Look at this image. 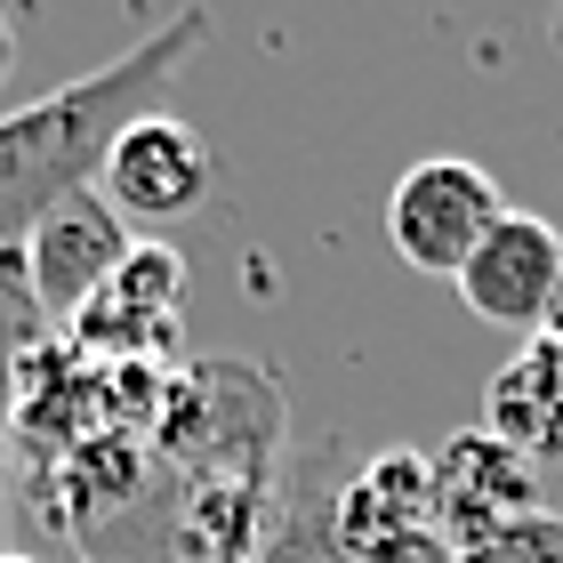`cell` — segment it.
<instances>
[{
	"label": "cell",
	"mask_w": 563,
	"mask_h": 563,
	"mask_svg": "<svg viewBox=\"0 0 563 563\" xmlns=\"http://www.w3.org/2000/svg\"><path fill=\"white\" fill-rule=\"evenodd\" d=\"M339 475H346V451L339 443L306 451L298 475L282 483L274 523H266V540L250 548V563H346L339 540H330V492H339Z\"/></svg>",
	"instance_id": "obj_10"
},
{
	"label": "cell",
	"mask_w": 563,
	"mask_h": 563,
	"mask_svg": "<svg viewBox=\"0 0 563 563\" xmlns=\"http://www.w3.org/2000/svg\"><path fill=\"white\" fill-rule=\"evenodd\" d=\"M492 443H507L523 467H555L563 459V363H555V339H523L507 363L492 371L483 387V419H475Z\"/></svg>",
	"instance_id": "obj_9"
},
{
	"label": "cell",
	"mask_w": 563,
	"mask_h": 563,
	"mask_svg": "<svg viewBox=\"0 0 563 563\" xmlns=\"http://www.w3.org/2000/svg\"><path fill=\"white\" fill-rule=\"evenodd\" d=\"M330 540L346 563H451L434 531V483L419 451H371L346 459L330 492Z\"/></svg>",
	"instance_id": "obj_3"
},
{
	"label": "cell",
	"mask_w": 563,
	"mask_h": 563,
	"mask_svg": "<svg viewBox=\"0 0 563 563\" xmlns=\"http://www.w3.org/2000/svg\"><path fill=\"white\" fill-rule=\"evenodd\" d=\"M499 218H507L499 177L483 162H467V153H427V162H411L395 177V194H387L395 258L419 266V274H443V282H459V266L475 258V242L492 234Z\"/></svg>",
	"instance_id": "obj_2"
},
{
	"label": "cell",
	"mask_w": 563,
	"mask_h": 563,
	"mask_svg": "<svg viewBox=\"0 0 563 563\" xmlns=\"http://www.w3.org/2000/svg\"><path fill=\"white\" fill-rule=\"evenodd\" d=\"M9 65H16V24L0 16V73H9Z\"/></svg>",
	"instance_id": "obj_13"
},
{
	"label": "cell",
	"mask_w": 563,
	"mask_h": 563,
	"mask_svg": "<svg viewBox=\"0 0 563 563\" xmlns=\"http://www.w3.org/2000/svg\"><path fill=\"white\" fill-rule=\"evenodd\" d=\"M451 563H563V516H555V507H540V516H523V523L492 531V540L459 548Z\"/></svg>",
	"instance_id": "obj_12"
},
{
	"label": "cell",
	"mask_w": 563,
	"mask_h": 563,
	"mask_svg": "<svg viewBox=\"0 0 563 563\" xmlns=\"http://www.w3.org/2000/svg\"><path fill=\"white\" fill-rule=\"evenodd\" d=\"M130 250H137V234L106 210V194H97V186L73 194V201H57V210L16 242V266H24V290H33L41 322L65 330L97 290H106V274L130 258Z\"/></svg>",
	"instance_id": "obj_7"
},
{
	"label": "cell",
	"mask_w": 563,
	"mask_h": 563,
	"mask_svg": "<svg viewBox=\"0 0 563 563\" xmlns=\"http://www.w3.org/2000/svg\"><path fill=\"white\" fill-rule=\"evenodd\" d=\"M548 41H555V48H563V0H555V16H548Z\"/></svg>",
	"instance_id": "obj_14"
},
{
	"label": "cell",
	"mask_w": 563,
	"mask_h": 563,
	"mask_svg": "<svg viewBox=\"0 0 563 563\" xmlns=\"http://www.w3.org/2000/svg\"><path fill=\"white\" fill-rule=\"evenodd\" d=\"M177 314H186V258H177L169 242H137L130 258L106 274V290L65 322V339L81 346L89 363L162 371L177 354Z\"/></svg>",
	"instance_id": "obj_4"
},
{
	"label": "cell",
	"mask_w": 563,
	"mask_h": 563,
	"mask_svg": "<svg viewBox=\"0 0 563 563\" xmlns=\"http://www.w3.org/2000/svg\"><path fill=\"white\" fill-rule=\"evenodd\" d=\"M201 41H210V9H177L169 24H153L145 41H130L97 73L48 89L41 106L0 113V250H16L57 201L89 194L106 177L113 137L153 113V97L177 81V65Z\"/></svg>",
	"instance_id": "obj_1"
},
{
	"label": "cell",
	"mask_w": 563,
	"mask_h": 563,
	"mask_svg": "<svg viewBox=\"0 0 563 563\" xmlns=\"http://www.w3.org/2000/svg\"><path fill=\"white\" fill-rule=\"evenodd\" d=\"M0 563H41V555H16V548H9V555H0Z\"/></svg>",
	"instance_id": "obj_16"
},
{
	"label": "cell",
	"mask_w": 563,
	"mask_h": 563,
	"mask_svg": "<svg viewBox=\"0 0 563 563\" xmlns=\"http://www.w3.org/2000/svg\"><path fill=\"white\" fill-rule=\"evenodd\" d=\"M548 339H555V363H563V314H555V330H548Z\"/></svg>",
	"instance_id": "obj_15"
},
{
	"label": "cell",
	"mask_w": 563,
	"mask_h": 563,
	"mask_svg": "<svg viewBox=\"0 0 563 563\" xmlns=\"http://www.w3.org/2000/svg\"><path fill=\"white\" fill-rule=\"evenodd\" d=\"M427 483H434V531H443V548H475L492 540V531L540 516V467H523L507 443H492L483 427H459L434 443L427 459Z\"/></svg>",
	"instance_id": "obj_8"
},
{
	"label": "cell",
	"mask_w": 563,
	"mask_h": 563,
	"mask_svg": "<svg viewBox=\"0 0 563 563\" xmlns=\"http://www.w3.org/2000/svg\"><path fill=\"white\" fill-rule=\"evenodd\" d=\"M459 298H467L475 322L523 330V339L555 330V314H563V234H555V218L507 210L475 242V258L459 266Z\"/></svg>",
	"instance_id": "obj_6"
},
{
	"label": "cell",
	"mask_w": 563,
	"mask_h": 563,
	"mask_svg": "<svg viewBox=\"0 0 563 563\" xmlns=\"http://www.w3.org/2000/svg\"><path fill=\"white\" fill-rule=\"evenodd\" d=\"M210 186H218V153L177 113L130 121L106 153V177H97V194H106V210L121 225H177L210 201Z\"/></svg>",
	"instance_id": "obj_5"
},
{
	"label": "cell",
	"mask_w": 563,
	"mask_h": 563,
	"mask_svg": "<svg viewBox=\"0 0 563 563\" xmlns=\"http://www.w3.org/2000/svg\"><path fill=\"white\" fill-rule=\"evenodd\" d=\"M41 339H48V322H41L33 290H24V266H16V250H0V419H9V378H16V363Z\"/></svg>",
	"instance_id": "obj_11"
}]
</instances>
